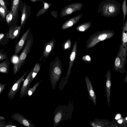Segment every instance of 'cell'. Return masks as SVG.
Masks as SVG:
<instances>
[{"mask_svg":"<svg viewBox=\"0 0 127 127\" xmlns=\"http://www.w3.org/2000/svg\"><path fill=\"white\" fill-rule=\"evenodd\" d=\"M121 114H118L116 115L115 118L116 120H118L121 118Z\"/></svg>","mask_w":127,"mask_h":127,"instance_id":"cell-37","label":"cell"},{"mask_svg":"<svg viewBox=\"0 0 127 127\" xmlns=\"http://www.w3.org/2000/svg\"><path fill=\"white\" fill-rule=\"evenodd\" d=\"M10 62L8 59H6L0 63V72L8 74L9 71Z\"/></svg>","mask_w":127,"mask_h":127,"instance_id":"cell-19","label":"cell"},{"mask_svg":"<svg viewBox=\"0 0 127 127\" xmlns=\"http://www.w3.org/2000/svg\"><path fill=\"white\" fill-rule=\"evenodd\" d=\"M5 118L3 117L2 116H0V119L1 120H5Z\"/></svg>","mask_w":127,"mask_h":127,"instance_id":"cell-39","label":"cell"},{"mask_svg":"<svg viewBox=\"0 0 127 127\" xmlns=\"http://www.w3.org/2000/svg\"><path fill=\"white\" fill-rule=\"evenodd\" d=\"M0 4L5 9L6 11L7 12V7L5 5V2L3 0H0Z\"/></svg>","mask_w":127,"mask_h":127,"instance_id":"cell-34","label":"cell"},{"mask_svg":"<svg viewBox=\"0 0 127 127\" xmlns=\"http://www.w3.org/2000/svg\"><path fill=\"white\" fill-rule=\"evenodd\" d=\"M6 59H9L7 54L3 51L0 50V61Z\"/></svg>","mask_w":127,"mask_h":127,"instance_id":"cell-30","label":"cell"},{"mask_svg":"<svg viewBox=\"0 0 127 127\" xmlns=\"http://www.w3.org/2000/svg\"><path fill=\"white\" fill-rule=\"evenodd\" d=\"M6 83L2 84L0 82V95L4 90L6 86Z\"/></svg>","mask_w":127,"mask_h":127,"instance_id":"cell-33","label":"cell"},{"mask_svg":"<svg viewBox=\"0 0 127 127\" xmlns=\"http://www.w3.org/2000/svg\"><path fill=\"white\" fill-rule=\"evenodd\" d=\"M68 106L60 105L56 108L53 119L54 127L57 126L61 122L68 119Z\"/></svg>","mask_w":127,"mask_h":127,"instance_id":"cell-7","label":"cell"},{"mask_svg":"<svg viewBox=\"0 0 127 127\" xmlns=\"http://www.w3.org/2000/svg\"><path fill=\"white\" fill-rule=\"evenodd\" d=\"M29 69L25 72L10 88V90L7 95V97L10 99H14L15 96L19 90L22 82L24 80V78L26 75Z\"/></svg>","mask_w":127,"mask_h":127,"instance_id":"cell-8","label":"cell"},{"mask_svg":"<svg viewBox=\"0 0 127 127\" xmlns=\"http://www.w3.org/2000/svg\"><path fill=\"white\" fill-rule=\"evenodd\" d=\"M122 8L123 13V24L124 25L126 16L127 14V7L126 0H124L122 5Z\"/></svg>","mask_w":127,"mask_h":127,"instance_id":"cell-27","label":"cell"},{"mask_svg":"<svg viewBox=\"0 0 127 127\" xmlns=\"http://www.w3.org/2000/svg\"><path fill=\"white\" fill-rule=\"evenodd\" d=\"M56 40L54 39L45 43L43 49L42 56L40 57V60L41 61L44 59L43 61L44 62L55 47Z\"/></svg>","mask_w":127,"mask_h":127,"instance_id":"cell-10","label":"cell"},{"mask_svg":"<svg viewBox=\"0 0 127 127\" xmlns=\"http://www.w3.org/2000/svg\"><path fill=\"white\" fill-rule=\"evenodd\" d=\"M13 17V13L12 11L8 13L6 17V20L8 25H10L12 21Z\"/></svg>","mask_w":127,"mask_h":127,"instance_id":"cell-29","label":"cell"},{"mask_svg":"<svg viewBox=\"0 0 127 127\" xmlns=\"http://www.w3.org/2000/svg\"><path fill=\"white\" fill-rule=\"evenodd\" d=\"M31 30L29 28L24 33L19 41L16 44L15 46L14 55L18 54L24 47L28 36L30 33Z\"/></svg>","mask_w":127,"mask_h":127,"instance_id":"cell-13","label":"cell"},{"mask_svg":"<svg viewBox=\"0 0 127 127\" xmlns=\"http://www.w3.org/2000/svg\"><path fill=\"white\" fill-rule=\"evenodd\" d=\"M33 67L28 73L25 79L24 80L20 92V97L21 98L26 96L28 90L30 87L31 83V81Z\"/></svg>","mask_w":127,"mask_h":127,"instance_id":"cell-12","label":"cell"},{"mask_svg":"<svg viewBox=\"0 0 127 127\" xmlns=\"http://www.w3.org/2000/svg\"><path fill=\"white\" fill-rule=\"evenodd\" d=\"M21 28L20 25L10 26L8 32L10 39H14L18 37Z\"/></svg>","mask_w":127,"mask_h":127,"instance_id":"cell-18","label":"cell"},{"mask_svg":"<svg viewBox=\"0 0 127 127\" xmlns=\"http://www.w3.org/2000/svg\"><path fill=\"white\" fill-rule=\"evenodd\" d=\"M20 0H13L12 7V11L13 13L12 21L14 20L16 16Z\"/></svg>","mask_w":127,"mask_h":127,"instance_id":"cell-22","label":"cell"},{"mask_svg":"<svg viewBox=\"0 0 127 127\" xmlns=\"http://www.w3.org/2000/svg\"><path fill=\"white\" fill-rule=\"evenodd\" d=\"M127 117H126V120H127Z\"/></svg>","mask_w":127,"mask_h":127,"instance_id":"cell-41","label":"cell"},{"mask_svg":"<svg viewBox=\"0 0 127 127\" xmlns=\"http://www.w3.org/2000/svg\"><path fill=\"white\" fill-rule=\"evenodd\" d=\"M85 80L90 98L92 100L94 104L96 105V97L91 82L86 75L85 78Z\"/></svg>","mask_w":127,"mask_h":127,"instance_id":"cell-14","label":"cell"},{"mask_svg":"<svg viewBox=\"0 0 127 127\" xmlns=\"http://www.w3.org/2000/svg\"><path fill=\"white\" fill-rule=\"evenodd\" d=\"M26 16L27 11L26 8V6L25 5L23 7L22 14L21 20L20 25L21 28H23L24 27V25L25 22Z\"/></svg>","mask_w":127,"mask_h":127,"instance_id":"cell-25","label":"cell"},{"mask_svg":"<svg viewBox=\"0 0 127 127\" xmlns=\"http://www.w3.org/2000/svg\"><path fill=\"white\" fill-rule=\"evenodd\" d=\"M71 41L70 39H68L62 44V46L64 50V51L66 49H70L71 47Z\"/></svg>","mask_w":127,"mask_h":127,"instance_id":"cell-28","label":"cell"},{"mask_svg":"<svg viewBox=\"0 0 127 127\" xmlns=\"http://www.w3.org/2000/svg\"></svg>","mask_w":127,"mask_h":127,"instance_id":"cell-42","label":"cell"},{"mask_svg":"<svg viewBox=\"0 0 127 127\" xmlns=\"http://www.w3.org/2000/svg\"><path fill=\"white\" fill-rule=\"evenodd\" d=\"M9 39L8 32L0 33V45L4 46L7 44Z\"/></svg>","mask_w":127,"mask_h":127,"instance_id":"cell-20","label":"cell"},{"mask_svg":"<svg viewBox=\"0 0 127 127\" xmlns=\"http://www.w3.org/2000/svg\"><path fill=\"white\" fill-rule=\"evenodd\" d=\"M33 42L32 34H30V33L28 36L23 49L19 56L16 65H15L13 67L15 69L18 70V72L19 71L21 66L24 65L31 49Z\"/></svg>","mask_w":127,"mask_h":127,"instance_id":"cell-4","label":"cell"},{"mask_svg":"<svg viewBox=\"0 0 127 127\" xmlns=\"http://www.w3.org/2000/svg\"><path fill=\"white\" fill-rule=\"evenodd\" d=\"M83 4L81 2H76L69 4L64 7L60 13L61 17L67 16L73 12L81 10Z\"/></svg>","mask_w":127,"mask_h":127,"instance_id":"cell-9","label":"cell"},{"mask_svg":"<svg viewBox=\"0 0 127 127\" xmlns=\"http://www.w3.org/2000/svg\"><path fill=\"white\" fill-rule=\"evenodd\" d=\"M41 65L40 63H36L34 66L33 67L31 81V83L40 70Z\"/></svg>","mask_w":127,"mask_h":127,"instance_id":"cell-24","label":"cell"},{"mask_svg":"<svg viewBox=\"0 0 127 127\" xmlns=\"http://www.w3.org/2000/svg\"><path fill=\"white\" fill-rule=\"evenodd\" d=\"M11 118L19 124L27 127H34V125L26 118L24 115L19 113H14Z\"/></svg>","mask_w":127,"mask_h":127,"instance_id":"cell-11","label":"cell"},{"mask_svg":"<svg viewBox=\"0 0 127 127\" xmlns=\"http://www.w3.org/2000/svg\"><path fill=\"white\" fill-rule=\"evenodd\" d=\"M40 82H41L40 81H38L34 84L32 88H31L30 87L28 90L26 95L28 97L31 96L34 92Z\"/></svg>","mask_w":127,"mask_h":127,"instance_id":"cell-26","label":"cell"},{"mask_svg":"<svg viewBox=\"0 0 127 127\" xmlns=\"http://www.w3.org/2000/svg\"><path fill=\"white\" fill-rule=\"evenodd\" d=\"M77 42L75 41L74 44L71 51L70 54L68 67L66 75L64 78H62L60 82L59 88L62 91L68 82V79L70 73V71L74 62L76 57L77 52Z\"/></svg>","mask_w":127,"mask_h":127,"instance_id":"cell-5","label":"cell"},{"mask_svg":"<svg viewBox=\"0 0 127 127\" xmlns=\"http://www.w3.org/2000/svg\"><path fill=\"white\" fill-rule=\"evenodd\" d=\"M5 127H17V126L14 125L11 123L9 122L6 124Z\"/></svg>","mask_w":127,"mask_h":127,"instance_id":"cell-36","label":"cell"},{"mask_svg":"<svg viewBox=\"0 0 127 127\" xmlns=\"http://www.w3.org/2000/svg\"><path fill=\"white\" fill-rule=\"evenodd\" d=\"M121 5L116 0H106L101 2L97 12L106 18L117 16L120 12Z\"/></svg>","mask_w":127,"mask_h":127,"instance_id":"cell-1","label":"cell"},{"mask_svg":"<svg viewBox=\"0 0 127 127\" xmlns=\"http://www.w3.org/2000/svg\"><path fill=\"white\" fill-rule=\"evenodd\" d=\"M50 66L49 74L52 89H55L63 72L61 61L58 56L50 63Z\"/></svg>","mask_w":127,"mask_h":127,"instance_id":"cell-2","label":"cell"},{"mask_svg":"<svg viewBox=\"0 0 127 127\" xmlns=\"http://www.w3.org/2000/svg\"><path fill=\"white\" fill-rule=\"evenodd\" d=\"M92 23L88 22L81 24L76 27V30L79 32H84L89 29L91 26Z\"/></svg>","mask_w":127,"mask_h":127,"instance_id":"cell-21","label":"cell"},{"mask_svg":"<svg viewBox=\"0 0 127 127\" xmlns=\"http://www.w3.org/2000/svg\"><path fill=\"white\" fill-rule=\"evenodd\" d=\"M83 61L85 62L90 64L92 61V59L90 56L88 55H85L82 58Z\"/></svg>","mask_w":127,"mask_h":127,"instance_id":"cell-31","label":"cell"},{"mask_svg":"<svg viewBox=\"0 0 127 127\" xmlns=\"http://www.w3.org/2000/svg\"><path fill=\"white\" fill-rule=\"evenodd\" d=\"M115 34L114 32L110 30L97 31L90 36L86 46L87 49L93 47L100 41L110 39Z\"/></svg>","mask_w":127,"mask_h":127,"instance_id":"cell-3","label":"cell"},{"mask_svg":"<svg viewBox=\"0 0 127 127\" xmlns=\"http://www.w3.org/2000/svg\"><path fill=\"white\" fill-rule=\"evenodd\" d=\"M83 15L82 14H79L68 20L63 24L62 27V29L65 30L73 26L78 22Z\"/></svg>","mask_w":127,"mask_h":127,"instance_id":"cell-15","label":"cell"},{"mask_svg":"<svg viewBox=\"0 0 127 127\" xmlns=\"http://www.w3.org/2000/svg\"><path fill=\"white\" fill-rule=\"evenodd\" d=\"M123 120L122 119H120L118 121V123L119 124H121L123 122Z\"/></svg>","mask_w":127,"mask_h":127,"instance_id":"cell-38","label":"cell"},{"mask_svg":"<svg viewBox=\"0 0 127 127\" xmlns=\"http://www.w3.org/2000/svg\"><path fill=\"white\" fill-rule=\"evenodd\" d=\"M113 66L115 69L117 71L122 73L126 71L124 68L125 65L123 63L122 58L118 53L116 58Z\"/></svg>","mask_w":127,"mask_h":127,"instance_id":"cell-17","label":"cell"},{"mask_svg":"<svg viewBox=\"0 0 127 127\" xmlns=\"http://www.w3.org/2000/svg\"><path fill=\"white\" fill-rule=\"evenodd\" d=\"M6 11L4 8L0 5V14L3 19H4L6 14Z\"/></svg>","mask_w":127,"mask_h":127,"instance_id":"cell-32","label":"cell"},{"mask_svg":"<svg viewBox=\"0 0 127 127\" xmlns=\"http://www.w3.org/2000/svg\"><path fill=\"white\" fill-rule=\"evenodd\" d=\"M125 65L127 57V19L123 25L122 32L121 44L118 53Z\"/></svg>","mask_w":127,"mask_h":127,"instance_id":"cell-6","label":"cell"},{"mask_svg":"<svg viewBox=\"0 0 127 127\" xmlns=\"http://www.w3.org/2000/svg\"><path fill=\"white\" fill-rule=\"evenodd\" d=\"M44 7L37 13L36 15L37 17L44 14L48 10L51 5V3H48L43 1Z\"/></svg>","mask_w":127,"mask_h":127,"instance_id":"cell-23","label":"cell"},{"mask_svg":"<svg viewBox=\"0 0 127 127\" xmlns=\"http://www.w3.org/2000/svg\"><path fill=\"white\" fill-rule=\"evenodd\" d=\"M111 85V72L110 70L108 69L107 72L105 87V91L108 106H109L110 104Z\"/></svg>","mask_w":127,"mask_h":127,"instance_id":"cell-16","label":"cell"},{"mask_svg":"<svg viewBox=\"0 0 127 127\" xmlns=\"http://www.w3.org/2000/svg\"><path fill=\"white\" fill-rule=\"evenodd\" d=\"M6 122L4 120L0 119V127H5Z\"/></svg>","mask_w":127,"mask_h":127,"instance_id":"cell-35","label":"cell"},{"mask_svg":"<svg viewBox=\"0 0 127 127\" xmlns=\"http://www.w3.org/2000/svg\"><path fill=\"white\" fill-rule=\"evenodd\" d=\"M31 1L33 2H35L37 0H31Z\"/></svg>","mask_w":127,"mask_h":127,"instance_id":"cell-40","label":"cell"}]
</instances>
